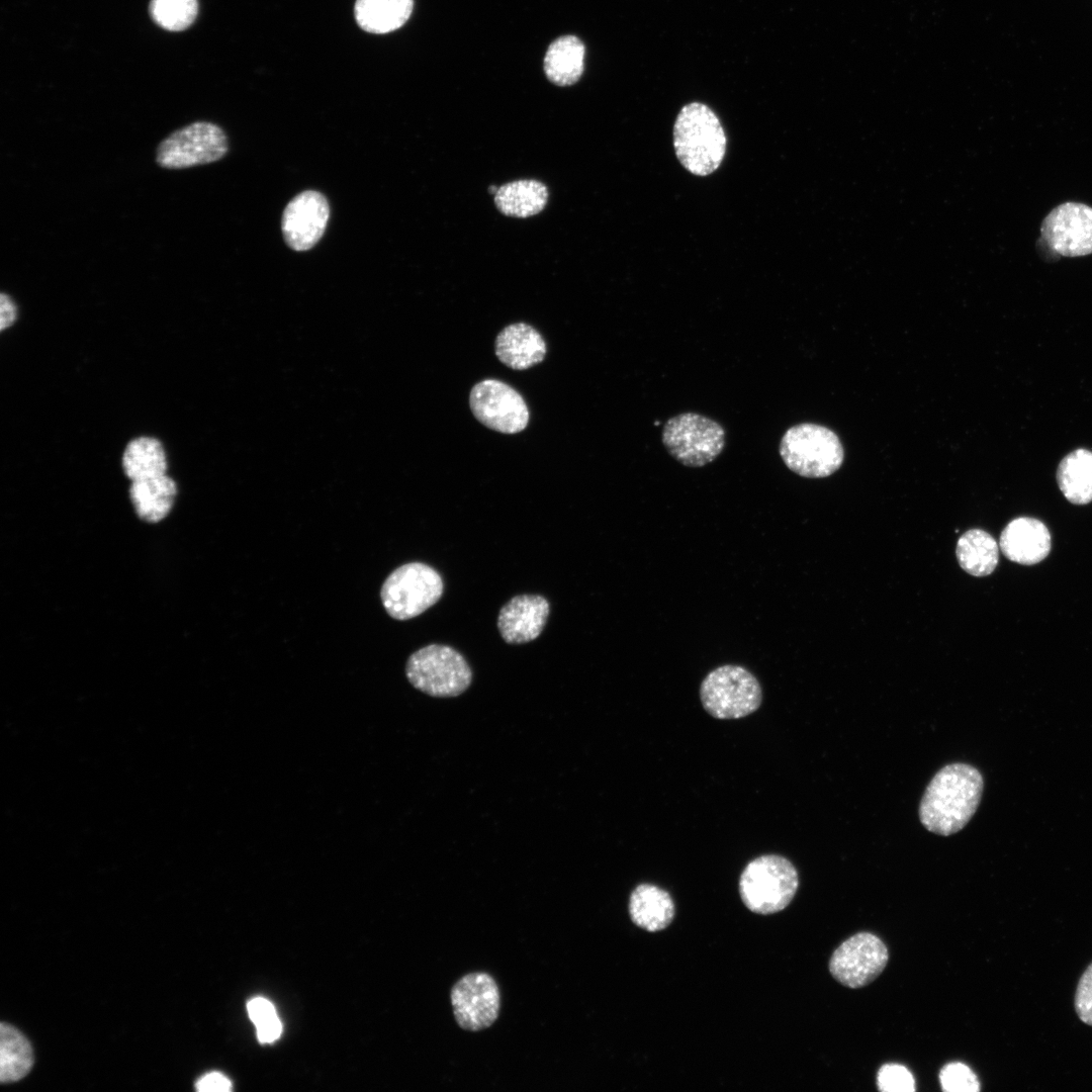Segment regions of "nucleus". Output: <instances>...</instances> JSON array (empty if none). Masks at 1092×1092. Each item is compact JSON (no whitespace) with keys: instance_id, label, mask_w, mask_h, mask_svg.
I'll use <instances>...</instances> for the list:
<instances>
[{"instance_id":"obj_7","label":"nucleus","mask_w":1092,"mask_h":1092,"mask_svg":"<svg viewBox=\"0 0 1092 1092\" xmlns=\"http://www.w3.org/2000/svg\"><path fill=\"white\" fill-rule=\"evenodd\" d=\"M443 589V579L435 568L422 562H410L386 577L380 598L391 618L408 620L435 605Z\"/></svg>"},{"instance_id":"obj_19","label":"nucleus","mask_w":1092,"mask_h":1092,"mask_svg":"<svg viewBox=\"0 0 1092 1092\" xmlns=\"http://www.w3.org/2000/svg\"><path fill=\"white\" fill-rule=\"evenodd\" d=\"M629 914L637 926L653 932L666 928L674 917V904L663 889L651 885H638L630 896Z\"/></svg>"},{"instance_id":"obj_31","label":"nucleus","mask_w":1092,"mask_h":1092,"mask_svg":"<svg viewBox=\"0 0 1092 1092\" xmlns=\"http://www.w3.org/2000/svg\"><path fill=\"white\" fill-rule=\"evenodd\" d=\"M1074 1005L1080 1020L1092 1026V963L1078 982Z\"/></svg>"},{"instance_id":"obj_3","label":"nucleus","mask_w":1092,"mask_h":1092,"mask_svg":"<svg viewBox=\"0 0 1092 1092\" xmlns=\"http://www.w3.org/2000/svg\"><path fill=\"white\" fill-rule=\"evenodd\" d=\"M799 886L796 868L778 854L760 855L749 861L739 879V894L744 905L757 914L784 910Z\"/></svg>"},{"instance_id":"obj_6","label":"nucleus","mask_w":1092,"mask_h":1092,"mask_svg":"<svg viewBox=\"0 0 1092 1092\" xmlns=\"http://www.w3.org/2000/svg\"><path fill=\"white\" fill-rule=\"evenodd\" d=\"M705 711L716 719L743 718L755 712L762 700L760 684L746 668L725 664L710 671L700 687Z\"/></svg>"},{"instance_id":"obj_30","label":"nucleus","mask_w":1092,"mask_h":1092,"mask_svg":"<svg viewBox=\"0 0 1092 1092\" xmlns=\"http://www.w3.org/2000/svg\"><path fill=\"white\" fill-rule=\"evenodd\" d=\"M878 1088L886 1092H913L915 1080L911 1072L899 1064L883 1065L877 1075Z\"/></svg>"},{"instance_id":"obj_21","label":"nucleus","mask_w":1092,"mask_h":1092,"mask_svg":"<svg viewBox=\"0 0 1092 1092\" xmlns=\"http://www.w3.org/2000/svg\"><path fill=\"white\" fill-rule=\"evenodd\" d=\"M546 186L534 179H522L498 187L494 203L505 215L529 217L542 211L547 203Z\"/></svg>"},{"instance_id":"obj_4","label":"nucleus","mask_w":1092,"mask_h":1092,"mask_svg":"<svg viewBox=\"0 0 1092 1092\" xmlns=\"http://www.w3.org/2000/svg\"><path fill=\"white\" fill-rule=\"evenodd\" d=\"M780 455L793 472L810 478L826 477L843 461V448L830 429L811 423L791 427L784 434Z\"/></svg>"},{"instance_id":"obj_9","label":"nucleus","mask_w":1092,"mask_h":1092,"mask_svg":"<svg viewBox=\"0 0 1092 1092\" xmlns=\"http://www.w3.org/2000/svg\"><path fill=\"white\" fill-rule=\"evenodd\" d=\"M229 149L223 129L209 121H195L167 135L156 150V163L180 170L222 159Z\"/></svg>"},{"instance_id":"obj_13","label":"nucleus","mask_w":1092,"mask_h":1092,"mask_svg":"<svg viewBox=\"0 0 1092 1092\" xmlns=\"http://www.w3.org/2000/svg\"><path fill=\"white\" fill-rule=\"evenodd\" d=\"M1041 236L1053 251L1063 256L1091 254L1092 208L1076 202L1057 206L1044 218Z\"/></svg>"},{"instance_id":"obj_17","label":"nucleus","mask_w":1092,"mask_h":1092,"mask_svg":"<svg viewBox=\"0 0 1092 1092\" xmlns=\"http://www.w3.org/2000/svg\"><path fill=\"white\" fill-rule=\"evenodd\" d=\"M499 361L515 370H525L543 361L546 344L533 327L517 323L506 327L495 339Z\"/></svg>"},{"instance_id":"obj_29","label":"nucleus","mask_w":1092,"mask_h":1092,"mask_svg":"<svg viewBox=\"0 0 1092 1092\" xmlns=\"http://www.w3.org/2000/svg\"><path fill=\"white\" fill-rule=\"evenodd\" d=\"M939 1081L946 1092H978L980 1081L973 1070L961 1062L948 1063L939 1072Z\"/></svg>"},{"instance_id":"obj_22","label":"nucleus","mask_w":1092,"mask_h":1092,"mask_svg":"<svg viewBox=\"0 0 1092 1092\" xmlns=\"http://www.w3.org/2000/svg\"><path fill=\"white\" fill-rule=\"evenodd\" d=\"M121 465L130 481L164 475L168 468L166 451L158 439L138 437L124 448Z\"/></svg>"},{"instance_id":"obj_23","label":"nucleus","mask_w":1092,"mask_h":1092,"mask_svg":"<svg viewBox=\"0 0 1092 1092\" xmlns=\"http://www.w3.org/2000/svg\"><path fill=\"white\" fill-rule=\"evenodd\" d=\"M414 0H356L358 25L372 33H387L402 26L410 18Z\"/></svg>"},{"instance_id":"obj_15","label":"nucleus","mask_w":1092,"mask_h":1092,"mask_svg":"<svg viewBox=\"0 0 1092 1092\" xmlns=\"http://www.w3.org/2000/svg\"><path fill=\"white\" fill-rule=\"evenodd\" d=\"M549 612V603L542 596H516L499 611L497 618L499 634L510 644L530 642L542 633Z\"/></svg>"},{"instance_id":"obj_27","label":"nucleus","mask_w":1092,"mask_h":1092,"mask_svg":"<svg viewBox=\"0 0 1092 1092\" xmlns=\"http://www.w3.org/2000/svg\"><path fill=\"white\" fill-rule=\"evenodd\" d=\"M197 0H151L150 13L153 20L166 30L181 31L195 20Z\"/></svg>"},{"instance_id":"obj_12","label":"nucleus","mask_w":1092,"mask_h":1092,"mask_svg":"<svg viewBox=\"0 0 1092 1092\" xmlns=\"http://www.w3.org/2000/svg\"><path fill=\"white\" fill-rule=\"evenodd\" d=\"M450 999L457 1024L467 1031L485 1029L499 1015L498 985L484 972L470 973L459 979L451 989Z\"/></svg>"},{"instance_id":"obj_33","label":"nucleus","mask_w":1092,"mask_h":1092,"mask_svg":"<svg viewBox=\"0 0 1092 1092\" xmlns=\"http://www.w3.org/2000/svg\"><path fill=\"white\" fill-rule=\"evenodd\" d=\"M17 317V307L13 298L2 292L0 295V329L4 331L14 324Z\"/></svg>"},{"instance_id":"obj_26","label":"nucleus","mask_w":1092,"mask_h":1092,"mask_svg":"<svg viewBox=\"0 0 1092 1092\" xmlns=\"http://www.w3.org/2000/svg\"><path fill=\"white\" fill-rule=\"evenodd\" d=\"M33 1064L32 1049L27 1038L12 1025H0V1080L9 1083L28 1074Z\"/></svg>"},{"instance_id":"obj_2","label":"nucleus","mask_w":1092,"mask_h":1092,"mask_svg":"<svg viewBox=\"0 0 1092 1092\" xmlns=\"http://www.w3.org/2000/svg\"><path fill=\"white\" fill-rule=\"evenodd\" d=\"M726 135L718 116L704 103L692 102L677 114L673 146L681 165L692 174L707 176L721 164Z\"/></svg>"},{"instance_id":"obj_32","label":"nucleus","mask_w":1092,"mask_h":1092,"mask_svg":"<svg viewBox=\"0 0 1092 1092\" xmlns=\"http://www.w3.org/2000/svg\"><path fill=\"white\" fill-rule=\"evenodd\" d=\"M196 1089L200 1092H228L232 1089V1083L221 1073L211 1072L196 1082Z\"/></svg>"},{"instance_id":"obj_14","label":"nucleus","mask_w":1092,"mask_h":1092,"mask_svg":"<svg viewBox=\"0 0 1092 1092\" xmlns=\"http://www.w3.org/2000/svg\"><path fill=\"white\" fill-rule=\"evenodd\" d=\"M330 217V205L324 194L305 190L294 196L284 208L281 230L286 244L294 251L311 249L323 237Z\"/></svg>"},{"instance_id":"obj_5","label":"nucleus","mask_w":1092,"mask_h":1092,"mask_svg":"<svg viewBox=\"0 0 1092 1092\" xmlns=\"http://www.w3.org/2000/svg\"><path fill=\"white\" fill-rule=\"evenodd\" d=\"M405 675L415 689L437 698L457 697L472 680L466 659L454 648L441 644L415 651L406 661Z\"/></svg>"},{"instance_id":"obj_1","label":"nucleus","mask_w":1092,"mask_h":1092,"mask_svg":"<svg viewBox=\"0 0 1092 1092\" xmlns=\"http://www.w3.org/2000/svg\"><path fill=\"white\" fill-rule=\"evenodd\" d=\"M981 772L967 763H950L935 774L919 806L922 825L932 833L951 835L975 814L982 797Z\"/></svg>"},{"instance_id":"obj_10","label":"nucleus","mask_w":1092,"mask_h":1092,"mask_svg":"<svg viewBox=\"0 0 1092 1092\" xmlns=\"http://www.w3.org/2000/svg\"><path fill=\"white\" fill-rule=\"evenodd\" d=\"M889 961L884 941L871 932H857L845 939L829 961L831 976L841 985L856 989L876 980Z\"/></svg>"},{"instance_id":"obj_28","label":"nucleus","mask_w":1092,"mask_h":1092,"mask_svg":"<svg viewBox=\"0 0 1092 1092\" xmlns=\"http://www.w3.org/2000/svg\"><path fill=\"white\" fill-rule=\"evenodd\" d=\"M247 1008L251 1020L256 1025L257 1036L261 1042H273L280 1036L282 1024L270 1001L256 997L249 1001Z\"/></svg>"},{"instance_id":"obj_18","label":"nucleus","mask_w":1092,"mask_h":1092,"mask_svg":"<svg viewBox=\"0 0 1092 1092\" xmlns=\"http://www.w3.org/2000/svg\"><path fill=\"white\" fill-rule=\"evenodd\" d=\"M177 484L168 474L131 481L129 498L138 517L147 523L166 518L177 496Z\"/></svg>"},{"instance_id":"obj_25","label":"nucleus","mask_w":1092,"mask_h":1092,"mask_svg":"<svg viewBox=\"0 0 1092 1092\" xmlns=\"http://www.w3.org/2000/svg\"><path fill=\"white\" fill-rule=\"evenodd\" d=\"M956 554L961 567L974 576L992 573L999 558L997 542L981 529L964 533L958 540Z\"/></svg>"},{"instance_id":"obj_16","label":"nucleus","mask_w":1092,"mask_h":1092,"mask_svg":"<svg viewBox=\"0 0 1092 1092\" xmlns=\"http://www.w3.org/2000/svg\"><path fill=\"white\" fill-rule=\"evenodd\" d=\"M999 545L1011 561L1031 565L1043 560L1051 551V534L1039 520L1020 517L1002 531Z\"/></svg>"},{"instance_id":"obj_24","label":"nucleus","mask_w":1092,"mask_h":1092,"mask_svg":"<svg viewBox=\"0 0 1092 1092\" xmlns=\"http://www.w3.org/2000/svg\"><path fill=\"white\" fill-rule=\"evenodd\" d=\"M1057 481L1065 497L1075 505L1092 502V452L1077 449L1060 462Z\"/></svg>"},{"instance_id":"obj_11","label":"nucleus","mask_w":1092,"mask_h":1092,"mask_svg":"<svg viewBox=\"0 0 1092 1092\" xmlns=\"http://www.w3.org/2000/svg\"><path fill=\"white\" fill-rule=\"evenodd\" d=\"M469 404L481 424L504 434H517L529 422V410L521 394L497 379L476 383L470 391Z\"/></svg>"},{"instance_id":"obj_20","label":"nucleus","mask_w":1092,"mask_h":1092,"mask_svg":"<svg viewBox=\"0 0 1092 1092\" xmlns=\"http://www.w3.org/2000/svg\"><path fill=\"white\" fill-rule=\"evenodd\" d=\"M584 53L583 43L574 35L555 39L549 46L544 59L547 78L558 86L576 83L583 72Z\"/></svg>"},{"instance_id":"obj_8","label":"nucleus","mask_w":1092,"mask_h":1092,"mask_svg":"<svg viewBox=\"0 0 1092 1092\" xmlns=\"http://www.w3.org/2000/svg\"><path fill=\"white\" fill-rule=\"evenodd\" d=\"M662 443L669 455L688 467H702L723 451L726 433L721 424L697 413H682L666 421Z\"/></svg>"}]
</instances>
